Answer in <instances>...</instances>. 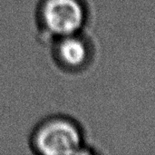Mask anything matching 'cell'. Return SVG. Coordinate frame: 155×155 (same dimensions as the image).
<instances>
[{"instance_id": "3", "label": "cell", "mask_w": 155, "mask_h": 155, "mask_svg": "<svg viewBox=\"0 0 155 155\" xmlns=\"http://www.w3.org/2000/svg\"><path fill=\"white\" fill-rule=\"evenodd\" d=\"M51 56L55 65L70 74H84L89 68L93 49L83 33L69 35L50 42Z\"/></svg>"}, {"instance_id": "1", "label": "cell", "mask_w": 155, "mask_h": 155, "mask_svg": "<svg viewBox=\"0 0 155 155\" xmlns=\"http://www.w3.org/2000/svg\"><path fill=\"white\" fill-rule=\"evenodd\" d=\"M29 147L39 155L94 154L84 128L74 117L57 114L39 121L29 135Z\"/></svg>"}, {"instance_id": "2", "label": "cell", "mask_w": 155, "mask_h": 155, "mask_svg": "<svg viewBox=\"0 0 155 155\" xmlns=\"http://www.w3.org/2000/svg\"><path fill=\"white\" fill-rule=\"evenodd\" d=\"M88 21L84 0H39L35 23L42 38L51 42L56 38L82 33Z\"/></svg>"}]
</instances>
